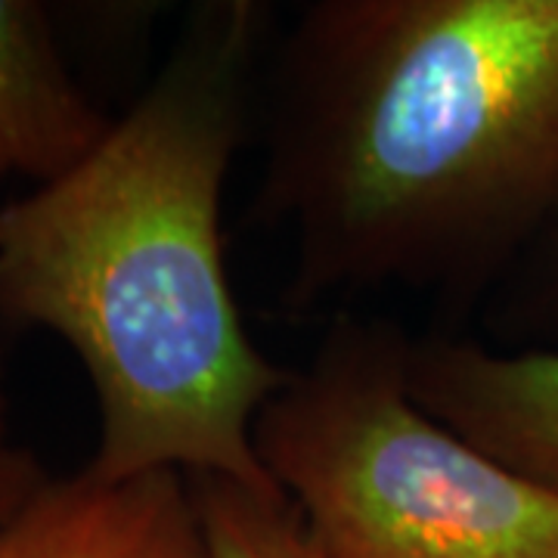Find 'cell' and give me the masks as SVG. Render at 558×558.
<instances>
[{"mask_svg": "<svg viewBox=\"0 0 558 558\" xmlns=\"http://www.w3.org/2000/svg\"><path fill=\"white\" fill-rule=\"evenodd\" d=\"M255 218L286 301L462 307L558 223V0H317L270 69Z\"/></svg>", "mask_w": 558, "mask_h": 558, "instance_id": "1", "label": "cell"}, {"mask_svg": "<svg viewBox=\"0 0 558 558\" xmlns=\"http://www.w3.org/2000/svg\"><path fill=\"white\" fill-rule=\"evenodd\" d=\"M270 25L260 0L196 3L97 153L0 208V317L50 329L81 360L97 478L274 484L255 425L292 369L252 339L220 227Z\"/></svg>", "mask_w": 558, "mask_h": 558, "instance_id": "2", "label": "cell"}, {"mask_svg": "<svg viewBox=\"0 0 558 558\" xmlns=\"http://www.w3.org/2000/svg\"><path fill=\"white\" fill-rule=\"evenodd\" d=\"M410 336L339 314L255 425L260 465L323 558H558V494L428 416Z\"/></svg>", "mask_w": 558, "mask_h": 558, "instance_id": "3", "label": "cell"}, {"mask_svg": "<svg viewBox=\"0 0 558 558\" xmlns=\"http://www.w3.org/2000/svg\"><path fill=\"white\" fill-rule=\"evenodd\" d=\"M403 369L428 416L558 494V348L494 351L435 332L407 341Z\"/></svg>", "mask_w": 558, "mask_h": 558, "instance_id": "4", "label": "cell"}, {"mask_svg": "<svg viewBox=\"0 0 558 558\" xmlns=\"http://www.w3.org/2000/svg\"><path fill=\"white\" fill-rule=\"evenodd\" d=\"M0 558H208L193 487L180 472L47 478L7 521Z\"/></svg>", "mask_w": 558, "mask_h": 558, "instance_id": "5", "label": "cell"}, {"mask_svg": "<svg viewBox=\"0 0 558 558\" xmlns=\"http://www.w3.org/2000/svg\"><path fill=\"white\" fill-rule=\"evenodd\" d=\"M112 124L69 75L47 10L0 0V180L57 183L97 153Z\"/></svg>", "mask_w": 558, "mask_h": 558, "instance_id": "6", "label": "cell"}, {"mask_svg": "<svg viewBox=\"0 0 558 558\" xmlns=\"http://www.w3.org/2000/svg\"><path fill=\"white\" fill-rule=\"evenodd\" d=\"M208 558H323L295 502L277 484L193 475Z\"/></svg>", "mask_w": 558, "mask_h": 558, "instance_id": "7", "label": "cell"}, {"mask_svg": "<svg viewBox=\"0 0 558 558\" xmlns=\"http://www.w3.org/2000/svg\"><path fill=\"white\" fill-rule=\"evenodd\" d=\"M502 286H509V295L494 304L497 326L527 339H553L546 348H558V223Z\"/></svg>", "mask_w": 558, "mask_h": 558, "instance_id": "8", "label": "cell"}, {"mask_svg": "<svg viewBox=\"0 0 558 558\" xmlns=\"http://www.w3.org/2000/svg\"><path fill=\"white\" fill-rule=\"evenodd\" d=\"M44 481L47 475H44L38 459L28 450L3 440L0 444V521L10 519Z\"/></svg>", "mask_w": 558, "mask_h": 558, "instance_id": "9", "label": "cell"}, {"mask_svg": "<svg viewBox=\"0 0 558 558\" xmlns=\"http://www.w3.org/2000/svg\"><path fill=\"white\" fill-rule=\"evenodd\" d=\"M10 403H7V388H3V366H0V444L7 440V428H10Z\"/></svg>", "mask_w": 558, "mask_h": 558, "instance_id": "10", "label": "cell"}]
</instances>
